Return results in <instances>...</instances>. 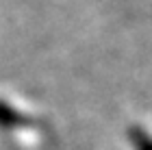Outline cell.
I'll return each instance as SVG.
<instances>
[{"label":"cell","mask_w":152,"mask_h":150,"mask_svg":"<svg viewBox=\"0 0 152 150\" xmlns=\"http://www.w3.org/2000/svg\"><path fill=\"white\" fill-rule=\"evenodd\" d=\"M137 146H139V150H152V144H150V139H146V137H141L139 141H137Z\"/></svg>","instance_id":"obj_1"}]
</instances>
